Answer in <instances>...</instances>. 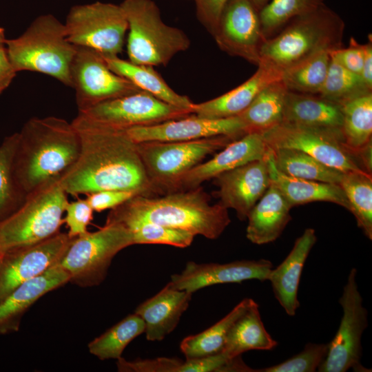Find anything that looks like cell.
Segmentation results:
<instances>
[{
	"instance_id": "obj_1",
	"label": "cell",
	"mask_w": 372,
	"mask_h": 372,
	"mask_svg": "<svg viewBox=\"0 0 372 372\" xmlns=\"http://www.w3.org/2000/svg\"><path fill=\"white\" fill-rule=\"evenodd\" d=\"M80 138L75 163L60 177L68 195L79 196L103 190H127L138 195H161L149 178L137 144L126 130L72 121Z\"/></svg>"
},
{
	"instance_id": "obj_2",
	"label": "cell",
	"mask_w": 372,
	"mask_h": 372,
	"mask_svg": "<svg viewBox=\"0 0 372 372\" xmlns=\"http://www.w3.org/2000/svg\"><path fill=\"white\" fill-rule=\"evenodd\" d=\"M198 187L163 194L162 196L135 195L112 209L105 223L125 225L149 222L177 228L214 240L231 223L228 209Z\"/></svg>"
},
{
	"instance_id": "obj_3",
	"label": "cell",
	"mask_w": 372,
	"mask_h": 372,
	"mask_svg": "<svg viewBox=\"0 0 372 372\" xmlns=\"http://www.w3.org/2000/svg\"><path fill=\"white\" fill-rule=\"evenodd\" d=\"M18 134L14 173L26 195L60 178L79 156V134L72 122L63 118L33 117Z\"/></svg>"
},
{
	"instance_id": "obj_4",
	"label": "cell",
	"mask_w": 372,
	"mask_h": 372,
	"mask_svg": "<svg viewBox=\"0 0 372 372\" xmlns=\"http://www.w3.org/2000/svg\"><path fill=\"white\" fill-rule=\"evenodd\" d=\"M344 26L340 16L324 3L291 20L266 39L260 62L282 72L317 54L332 52L342 47Z\"/></svg>"
},
{
	"instance_id": "obj_5",
	"label": "cell",
	"mask_w": 372,
	"mask_h": 372,
	"mask_svg": "<svg viewBox=\"0 0 372 372\" xmlns=\"http://www.w3.org/2000/svg\"><path fill=\"white\" fill-rule=\"evenodd\" d=\"M6 46L17 72L44 74L72 87L70 68L76 47L68 41L65 25L54 15L39 16L20 36L6 39Z\"/></svg>"
},
{
	"instance_id": "obj_6",
	"label": "cell",
	"mask_w": 372,
	"mask_h": 372,
	"mask_svg": "<svg viewBox=\"0 0 372 372\" xmlns=\"http://www.w3.org/2000/svg\"><path fill=\"white\" fill-rule=\"evenodd\" d=\"M120 6L128 25L127 53L129 61L149 66H165L191 44L179 28L165 23L152 0H124Z\"/></svg>"
},
{
	"instance_id": "obj_7",
	"label": "cell",
	"mask_w": 372,
	"mask_h": 372,
	"mask_svg": "<svg viewBox=\"0 0 372 372\" xmlns=\"http://www.w3.org/2000/svg\"><path fill=\"white\" fill-rule=\"evenodd\" d=\"M59 178L28 194L19 209L0 221L2 249L37 242L59 232L69 202Z\"/></svg>"
},
{
	"instance_id": "obj_8",
	"label": "cell",
	"mask_w": 372,
	"mask_h": 372,
	"mask_svg": "<svg viewBox=\"0 0 372 372\" xmlns=\"http://www.w3.org/2000/svg\"><path fill=\"white\" fill-rule=\"evenodd\" d=\"M132 233L116 223H105L99 229L72 238L59 264L70 282L81 287L99 285L106 278L115 256L133 245Z\"/></svg>"
},
{
	"instance_id": "obj_9",
	"label": "cell",
	"mask_w": 372,
	"mask_h": 372,
	"mask_svg": "<svg viewBox=\"0 0 372 372\" xmlns=\"http://www.w3.org/2000/svg\"><path fill=\"white\" fill-rule=\"evenodd\" d=\"M234 140L236 138L228 136H217L193 141L136 144L149 178L163 194L172 192L178 180L208 155Z\"/></svg>"
},
{
	"instance_id": "obj_10",
	"label": "cell",
	"mask_w": 372,
	"mask_h": 372,
	"mask_svg": "<svg viewBox=\"0 0 372 372\" xmlns=\"http://www.w3.org/2000/svg\"><path fill=\"white\" fill-rule=\"evenodd\" d=\"M64 25L72 45L92 49L104 58L118 56L128 29L120 5L100 1L72 7Z\"/></svg>"
},
{
	"instance_id": "obj_11",
	"label": "cell",
	"mask_w": 372,
	"mask_h": 372,
	"mask_svg": "<svg viewBox=\"0 0 372 372\" xmlns=\"http://www.w3.org/2000/svg\"><path fill=\"white\" fill-rule=\"evenodd\" d=\"M356 275V269L352 268L339 300L342 309L340 323L318 371L345 372L350 369L360 371L363 369L361 338L368 326V312L362 304Z\"/></svg>"
},
{
	"instance_id": "obj_12",
	"label": "cell",
	"mask_w": 372,
	"mask_h": 372,
	"mask_svg": "<svg viewBox=\"0 0 372 372\" xmlns=\"http://www.w3.org/2000/svg\"><path fill=\"white\" fill-rule=\"evenodd\" d=\"M190 114L189 111L171 105L145 91L139 90L79 111L76 117L90 123L126 130Z\"/></svg>"
},
{
	"instance_id": "obj_13",
	"label": "cell",
	"mask_w": 372,
	"mask_h": 372,
	"mask_svg": "<svg viewBox=\"0 0 372 372\" xmlns=\"http://www.w3.org/2000/svg\"><path fill=\"white\" fill-rule=\"evenodd\" d=\"M271 149L302 151L342 172H365L345 145L340 131L280 123L261 134Z\"/></svg>"
},
{
	"instance_id": "obj_14",
	"label": "cell",
	"mask_w": 372,
	"mask_h": 372,
	"mask_svg": "<svg viewBox=\"0 0 372 372\" xmlns=\"http://www.w3.org/2000/svg\"><path fill=\"white\" fill-rule=\"evenodd\" d=\"M70 75L79 111L141 90L110 70L102 55L87 48L76 47Z\"/></svg>"
},
{
	"instance_id": "obj_15",
	"label": "cell",
	"mask_w": 372,
	"mask_h": 372,
	"mask_svg": "<svg viewBox=\"0 0 372 372\" xmlns=\"http://www.w3.org/2000/svg\"><path fill=\"white\" fill-rule=\"evenodd\" d=\"M72 238L67 233L3 249L0 256V302L22 283L59 263Z\"/></svg>"
},
{
	"instance_id": "obj_16",
	"label": "cell",
	"mask_w": 372,
	"mask_h": 372,
	"mask_svg": "<svg viewBox=\"0 0 372 372\" xmlns=\"http://www.w3.org/2000/svg\"><path fill=\"white\" fill-rule=\"evenodd\" d=\"M218 48L231 56L258 65L266 41L259 12L249 0H229L212 34Z\"/></svg>"
},
{
	"instance_id": "obj_17",
	"label": "cell",
	"mask_w": 372,
	"mask_h": 372,
	"mask_svg": "<svg viewBox=\"0 0 372 372\" xmlns=\"http://www.w3.org/2000/svg\"><path fill=\"white\" fill-rule=\"evenodd\" d=\"M135 143L193 141L217 136L239 138L247 134L238 116L224 118H207L190 114L160 123L126 130Z\"/></svg>"
},
{
	"instance_id": "obj_18",
	"label": "cell",
	"mask_w": 372,
	"mask_h": 372,
	"mask_svg": "<svg viewBox=\"0 0 372 372\" xmlns=\"http://www.w3.org/2000/svg\"><path fill=\"white\" fill-rule=\"evenodd\" d=\"M267 154L213 178L218 187L213 195L219 199L218 203L227 209H234L241 221L247 220L253 207L270 185Z\"/></svg>"
},
{
	"instance_id": "obj_19",
	"label": "cell",
	"mask_w": 372,
	"mask_h": 372,
	"mask_svg": "<svg viewBox=\"0 0 372 372\" xmlns=\"http://www.w3.org/2000/svg\"><path fill=\"white\" fill-rule=\"evenodd\" d=\"M273 268L272 262L263 258L223 264L189 261L180 273L171 276L169 282L176 289L193 293L200 289L218 284L240 283L249 280L267 281Z\"/></svg>"
},
{
	"instance_id": "obj_20",
	"label": "cell",
	"mask_w": 372,
	"mask_h": 372,
	"mask_svg": "<svg viewBox=\"0 0 372 372\" xmlns=\"http://www.w3.org/2000/svg\"><path fill=\"white\" fill-rule=\"evenodd\" d=\"M269 149L260 133H247L229 143L212 158L184 174L176 182L174 192L198 187L223 172L265 158Z\"/></svg>"
},
{
	"instance_id": "obj_21",
	"label": "cell",
	"mask_w": 372,
	"mask_h": 372,
	"mask_svg": "<svg viewBox=\"0 0 372 372\" xmlns=\"http://www.w3.org/2000/svg\"><path fill=\"white\" fill-rule=\"evenodd\" d=\"M70 282L59 263L27 280L0 302V335L17 331L23 316L40 298Z\"/></svg>"
},
{
	"instance_id": "obj_22",
	"label": "cell",
	"mask_w": 372,
	"mask_h": 372,
	"mask_svg": "<svg viewBox=\"0 0 372 372\" xmlns=\"http://www.w3.org/2000/svg\"><path fill=\"white\" fill-rule=\"evenodd\" d=\"M317 237L313 228H307L295 241L285 260L268 277L276 299L290 316L296 313L300 307L298 292L302 272Z\"/></svg>"
},
{
	"instance_id": "obj_23",
	"label": "cell",
	"mask_w": 372,
	"mask_h": 372,
	"mask_svg": "<svg viewBox=\"0 0 372 372\" xmlns=\"http://www.w3.org/2000/svg\"><path fill=\"white\" fill-rule=\"evenodd\" d=\"M192 293L174 288L168 282L154 296L140 304L134 313L144 321L146 339L162 341L178 325L187 309Z\"/></svg>"
},
{
	"instance_id": "obj_24",
	"label": "cell",
	"mask_w": 372,
	"mask_h": 372,
	"mask_svg": "<svg viewBox=\"0 0 372 372\" xmlns=\"http://www.w3.org/2000/svg\"><path fill=\"white\" fill-rule=\"evenodd\" d=\"M282 72L260 62L256 72L241 85L213 99L194 103L192 114L207 118L238 116L269 84L281 79Z\"/></svg>"
},
{
	"instance_id": "obj_25",
	"label": "cell",
	"mask_w": 372,
	"mask_h": 372,
	"mask_svg": "<svg viewBox=\"0 0 372 372\" xmlns=\"http://www.w3.org/2000/svg\"><path fill=\"white\" fill-rule=\"evenodd\" d=\"M291 208L278 189L270 184L247 216V238L259 245L276 240L291 220Z\"/></svg>"
},
{
	"instance_id": "obj_26",
	"label": "cell",
	"mask_w": 372,
	"mask_h": 372,
	"mask_svg": "<svg viewBox=\"0 0 372 372\" xmlns=\"http://www.w3.org/2000/svg\"><path fill=\"white\" fill-rule=\"evenodd\" d=\"M282 123L341 132L340 105L319 95L288 91Z\"/></svg>"
},
{
	"instance_id": "obj_27",
	"label": "cell",
	"mask_w": 372,
	"mask_h": 372,
	"mask_svg": "<svg viewBox=\"0 0 372 372\" xmlns=\"http://www.w3.org/2000/svg\"><path fill=\"white\" fill-rule=\"evenodd\" d=\"M267 158L270 184L278 189L291 207L324 201L349 210L347 198L339 185L296 178L280 172L274 165L271 149Z\"/></svg>"
},
{
	"instance_id": "obj_28",
	"label": "cell",
	"mask_w": 372,
	"mask_h": 372,
	"mask_svg": "<svg viewBox=\"0 0 372 372\" xmlns=\"http://www.w3.org/2000/svg\"><path fill=\"white\" fill-rule=\"evenodd\" d=\"M104 59L110 70L132 82L140 90L192 114L194 103L187 96L179 94L171 88L154 67L135 64L118 56Z\"/></svg>"
},
{
	"instance_id": "obj_29",
	"label": "cell",
	"mask_w": 372,
	"mask_h": 372,
	"mask_svg": "<svg viewBox=\"0 0 372 372\" xmlns=\"http://www.w3.org/2000/svg\"><path fill=\"white\" fill-rule=\"evenodd\" d=\"M277 345L264 326L258 304L253 300L229 329L221 353L233 358L251 350H272Z\"/></svg>"
},
{
	"instance_id": "obj_30",
	"label": "cell",
	"mask_w": 372,
	"mask_h": 372,
	"mask_svg": "<svg viewBox=\"0 0 372 372\" xmlns=\"http://www.w3.org/2000/svg\"><path fill=\"white\" fill-rule=\"evenodd\" d=\"M288 89L281 79L276 81L255 97L238 115L247 133H263L282 122L283 110Z\"/></svg>"
},
{
	"instance_id": "obj_31",
	"label": "cell",
	"mask_w": 372,
	"mask_h": 372,
	"mask_svg": "<svg viewBox=\"0 0 372 372\" xmlns=\"http://www.w3.org/2000/svg\"><path fill=\"white\" fill-rule=\"evenodd\" d=\"M271 152L276 169L289 176L339 185L344 174L298 149L275 148Z\"/></svg>"
},
{
	"instance_id": "obj_32",
	"label": "cell",
	"mask_w": 372,
	"mask_h": 372,
	"mask_svg": "<svg viewBox=\"0 0 372 372\" xmlns=\"http://www.w3.org/2000/svg\"><path fill=\"white\" fill-rule=\"evenodd\" d=\"M253 299L246 298L216 323L202 332L185 338L180 349L186 359L197 358L220 353L233 324L249 308Z\"/></svg>"
},
{
	"instance_id": "obj_33",
	"label": "cell",
	"mask_w": 372,
	"mask_h": 372,
	"mask_svg": "<svg viewBox=\"0 0 372 372\" xmlns=\"http://www.w3.org/2000/svg\"><path fill=\"white\" fill-rule=\"evenodd\" d=\"M340 105L342 114V135L347 147L355 154L371 141L372 92Z\"/></svg>"
},
{
	"instance_id": "obj_34",
	"label": "cell",
	"mask_w": 372,
	"mask_h": 372,
	"mask_svg": "<svg viewBox=\"0 0 372 372\" xmlns=\"http://www.w3.org/2000/svg\"><path fill=\"white\" fill-rule=\"evenodd\" d=\"M339 185L342 189L358 226L372 240V176L366 172H344Z\"/></svg>"
},
{
	"instance_id": "obj_35",
	"label": "cell",
	"mask_w": 372,
	"mask_h": 372,
	"mask_svg": "<svg viewBox=\"0 0 372 372\" xmlns=\"http://www.w3.org/2000/svg\"><path fill=\"white\" fill-rule=\"evenodd\" d=\"M145 323L136 313L130 314L88 344L91 354L101 360L121 358L126 347L145 332Z\"/></svg>"
},
{
	"instance_id": "obj_36",
	"label": "cell",
	"mask_w": 372,
	"mask_h": 372,
	"mask_svg": "<svg viewBox=\"0 0 372 372\" xmlns=\"http://www.w3.org/2000/svg\"><path fill=\"white\" fill-rule=\"evenodd\" d=\"M19 138L18 132L6 136L0 145V221L24 203L27 195L15 178L13 161Z\"/></svg>"
},
{
	"instance_id": "obj_37",
	"label": "cell",
	"mask_w": 372,
	"mask_h": 372,
	"mask_svg": "<svg viewBox=\"0 0 372 372\" xmlns=\"http://www.w3.org/2000/svg\"><path fill=\"white\" fill-rule=\"evenodd\" d=\"M330 52L317 54L282 72L281 80L289 91L318 95L325 81Z\"/></svg>"
},
{
	"instance_id": "obj_38",
	"label": "cell",
	"mask_w": 372,
	"mask_h": 372,
	"mask_svg": "<svg viewBox=\"0 0 372 372\" xmlns=\"http://www.w3.org/2000/svg\"><path fill=\"white\" fill-rule=\"evenodd\" d=\"M327 74L318 95L337 103H342L354 97L371 92L362 76L344 68L331 54Z\"/></svg>"
},
{
	"instance_id": "obj_39",
	"label": "cell",
	"mask_w": 372,
	"mask_h": 372,
	"mask_svg": "<svg viewBox=\"0 0 372 372\" xmlns=\"http://www.w3.org/2000/svg\"><path fill=\"white\" fill-rule=\"evenodd\" d=\"M325 0H270L259 11L262 31L266 39L277 34L291 20L324 4Z\"/></svg>"
},
{
	"instance_id": "obj_40",
	"label": "cell",
	"mask_w": 372,
	"mask_h": 372,
	"mask_svg": "<svg viewBox=\"0 0 372 372\" xmlns=\"http://www.w3.org/2000/svg\"><path fill=\"white\" fill-rule=\"evenodd\" d=\"M123 226L132 233L134 245L161 244L186 248L192 245L195 237L189 231L149 222L132 223Z\"/></svg>"
},
{
	"instance_id": "obj_41",
	"label": "cell",
	"mask_w": 372,
	"mask_h": 372,
	"mask_svg": "<svg viewBox=\"0 0 372 372\" xmlns=\"http://www.w3.org/2000/svg\"><path fill=\"white\" fill-rule=\"evenodd\" d=\"M329 343L308 342L304 349L284 362L256 369V372H314L326 358Z\"/></svg>"
},
{
	"instance_id": "obj_42",
	"label": "cell",
	"mask_w": 372,
	"mask_h": 372,
	"mask_svg": "<svg viewBox=\"0 0 372 372\" xmlns=\"http://www.w3.org/2000/svg\"><path fill=\"white\" fill-rule=\"evenodd\" d=\"M93 212L86 198L68 202L63 223L68 228L67 234L70 238H74L88 232L87 226L93 219Z\"/></svg>"
},
{
	"instance_id": "obj_43",
	"label": "cell",
	"mask_w": 372,
	"mask_h": 372,
	"mask_svg": "<svg viewBox=\"0 0 372 372\" xmlns=\"http://www.w3.org/2000/svg\"><path fill=\"white\" fill-rule=\"evenodd\" d=\"M183 360L178 358H156L127 361L122 357L117 360L121 372H180Z\"/></svg>"
},
{
	"instance_id": "obj_44",
	"label": "cell",
	"mask_w": 372,
	"mask_h": 372,
	"mask_svg": "<svg viewBox=\"0 0 372 372\" xmlns=\"http://www.w3.org/2000/svg\"><path fill=\"white\" fill-rule=\"evenodd\" d=\"M135 195L138 194L132 191L103 190L87 194L85 198L94 211L101 212L114 209Z\"/></svg>"
},
{
	"instance_id": "obj_45",
	"label": "cell",
	"mask_w": 372,
	"mask_h": 372,
	"mask_svg": "<svg viewBox=\"0 0 372 372\" xmlns=\"http://www.w3.org/2000/svg\"><path fill=\"white\" fill-rule=\"evenodd\" d=\"M198 20L208 32L214 34L220 13L229 0H194Z\"/></svg>"
},
{
	"instance_id": "obj_46",
	"label": "cell",
	"mask_w": 372,
	"mask_h": 372,
	"mask_svg": "<svg viewBox=\"0 0 372 372\" xmlns=\"http://www.w3.org/2000/svg\"><path fill=\"white\" fill-rule=\"evenodd\" d=\"M330 54L344 68L361 76L364 59L363 45L358 43L351 37L348 48H340Z\"/></svg>"
},
{
	"instance_id": "obj_47",
	"label": "cell",
	"mask_w": 372,
	"mask_h": 372,
	"mask_svg": "<svg viewBox=\"0 0 372 372\" xmlns=\"http://www.w3.org/2000/svg\"><path fill=\"white\" fill-rule=\"evenodd\" d=\"M17 73L8 56L5 30L0 27V94L9 87Z\"/></svg>"
},
{
	"instance_id": "obj_48",
	"label": "cell",
	"mask_w": 372,
	"mask_h": 372,
	"mask_svg": "<svg viewBox=\"0 0 372 372\" xmlns=\"http://www.w3.org/2000/svg\"><path fill=\"white\" fill-rule=\"evenodd\" d=\"M371 37L366 44H363L364 59L361 76L366 86L372 90V42Z\"/></svg>"
},
{
	"instance_id": "obj_49",
	"label": "cell",
	"mask_w": 372,
	"mask_h": 372,
	"mask_svg": "<svg viewBox=\"0 0 372 372\" xmlns=\"http://www.w3.org/2000/svg\"><path fill=\"white\" fill-rule=\"evenodd\" d=\"M259 12L270 0H249Z\"/></svg>"
},
{
	"instance_id": "obj_50",
	"label": "cell",
	"mask_w": 372,
	"mask_h": 372,
	"mask_svg": "<svg viewBox=\"0 0 372 372\" xmlns=\"http://www.w3.org/2000/svg\"><path fill=\"white\" fill-rule=\"evenodd\" d=\"M3 249H2L0 247V256H1V254H2V252H3Z\"/></svg>"
}]
</instances>
